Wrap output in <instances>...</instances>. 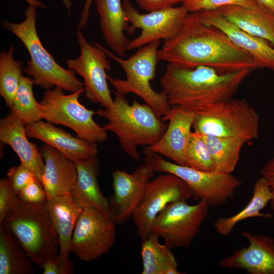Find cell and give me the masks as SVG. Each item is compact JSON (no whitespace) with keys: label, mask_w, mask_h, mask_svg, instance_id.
<instances>
[{"label":"cell","mask_w":274,"mask_h":274,"mask_svg":"<svg viewBox=\"0 0 274 274\" xmlns=\"http://www.w3.org/2000/svg\"><path fill=\"white\" fill-rule=\"evenodd\" d=\"M158 58L181 68L206 66L225 72L261 68L223 31L204 23L193 12L188 13L175 35L164 40Z\"/></svg>","instance_id":"cell-1"},{"label":"cell","mask_w":274,"mask_h":274,"mask_svg":"<svg viewBox=\"0 0 274 274\" xmlns=\"http://www.w3.org/2000/svg\"><path fill=\"white\" fill-rule=\"evenodd\" d=\"M252 71L225 72L206 66L181 68L168 64L160 84L172 106H179L195 113L232 98Z\"/></svg>","instance_id":"cell-2"},{"label":"cell","mask_w":274,"mask_h":274,"mask_svg":"<svg viewBox=\"0 0 274 274\" xmlns=\"http://www.w3.org/2000/svg\"><path fill=\"white\" fill-rule=\"evenodd\" d=\"M114 94L112 105L98 110L95 114L108 120L104 127L117 135L123 151L131 158L139 160L138 146L155 144L168 125L147 104L134 100L130 105L123 95L116 92Z\"/></svg>","instance_id":"cell-3"},{"label":"cell","mask_w":274,"mask_h":274,"mask_svg":"<svg viewBox=\"0 0 274 274\" xmlns=\"http://www.w3.org/2000/svg\"><path fill=\"white\" fill-rule=\"evenodd\" d=\"M46 203H28L16 196L2 224L16 237L32 263L40 266L59 253L58 235Z\"/></svg>","instance_id":"cell-4"},{"label":"cell","mask_w":274,"mask_h":274,"mask_svg":"<svg viewBox=\"0 0 274 274\" xmlns=\"http://www.w3.org/2000/svg\"><path fill=\"white\" fill-rule=\"evenodd\" d=\"M25 16L20 23L1 22L2 27L18 38L29 54L30 59L24 68L25 73L31 77L34 84L46 90L53 87L71 93L83 89V82L76 77V73L61 66L42 45L36 28V8L29 5Z\"/></svg>","instance_id":"cell-5"},{"label":"cell","mask_w":274,"mask_h":274,"mask_svg":"<svg viewBox=\"0 0 274 274\" xmlns=\"http://www.w3.org/2000/svg\"><path fill=\"white\" fill-rule=\"evenodd\" d=\"M160 40H155L141 47L127 59H122L99 44L108 57L117 62L125 73L126 78L122 80L108 76V80L116 92L125 95L133 93L150 106L160 117L171 109L167 95L163 90L154 91L150 82L155 76Z\"/></svg>","instance_id":"cell-6"},{"label":"cell","mask_w":274,"mask_h":274,"mask_svg":"<svg viewBox=\"0 0 274 274\" xmlns=\"http://www.w3.org/2000/svg\"><path fill=\"white\" fill-rule=\"evenodd\" d=\"M195 113L192 127L200 134L242 138L248 142L258 138L259 116L245 99L230 98Z\"/></svg>","instance_id":"cell-7"},{"label":"cell","mask_w":274,"mask_h":274,"mask_svg":"<svg viewBox=\"0 0 274 274\" xmlns=\"http://www.w3.org/2000/svg\"><path fill=\"white\" fill-rule=\"evenodd\" d=\"M145 156V163L154 172L170 173L179 177L190 189L194 199L204 200L210 207L226 203L233 197L235 191L243 184L231 174L198 170L168 161L156 153H148Z\"/></svg>","instance_id":"cell-8"},{"label":"cell","mask_w":274,"mask_h":274,"mask_svg":"<svg viewBox=\"0 0 274 274\" xmlns=\"http://www.w3.org/2000/svg\"><path fill=\"white\" fill-rule=\"evenodd\" d=\"M84 89L65 94L61 88L47 90L40 101L43 119L53 124L68 127L77 136L94 143H104L108 139L107 131L95 122V112L80 103L79 97Z\"/></svg>","instance_id":"cell-9"},{"label":"cell","mask_w":274,"mask_h":274,"mask_svg":"<svg viewBox=\"0 0 274 274\" xmlns=\"http://www.w3.org/2000/svg\"><path fill=\"white\" fill-rule=\"evenodd\" d=\"M210 207L204 200L193 205L184 201L171 202L154 219L151 233L162 237L164 244L172 250L188 248L200 232Z\"/></svg>","instance_id":"cell-10"},{"label":"cell","mask_w":274,"mask_h":274,"mask_svg":"<svg viewBox=\"0 0 274 274\" xmlns=\"http://www.w3.org/2000/svg\"><path fill=\"white\" fill-rule=\"evenodd\" d=\"M191 197L188 186L175 175L165 173L152 179L131 217L142 241L151 233L153 222L167 204L178 201H188Z\"/></svg>","instance_id":"cell-11"},{"label":"cell","mask_w":274,"mask_h":274,"mask_svg":"<svg viewBox=\"0 0 274 274\" xmlns=\"http://www.w3.org/2000/svg\"><path fill=\"white\" fill-rule=\"evenodd\" d=\"M77 41L80 55L70 59L66 64L69 69L81 76L83 80L85 97L104 108L111 106L113 102L108 83L106 72L111 69L108 55L98 43L91 45L86 40L84 33L77 31Z\"/></svg>","instance_id":"cell-12"},{"label":"cell","mask_w":274,"mask_h":274,"mask_svg":"<svg viewBox=\"0 0 274 274\" xmlns=\"http://www.w3.org/2000/svg\"><path fill=\"white\" fill-rule=\"evenodd\" d=\"M116 225L108 212L83 210L73 233L72 252L82 261L98 259L113 246Z\"/></svg>","instance_id":"cell-13"},{"label":"cell","mask_w":274,"mask_h":274,"mask_svg":"<svg viewBox=\"0 0 274 274\" xmlns=\"http://www.w3.org/2000/svg\"><path fill=\"white\" fill-rule=\"evenodd\" d=\"M122 5L126 19L130 24L127 32L131 34L136 28L141 30L138 37L130 41L127 51L140 48L155 40L172 38L179 30L189 13L183 4L146 14L140 13L128 0H125Z\"/></svg>","instance_id":"cell-14"},{"label":"cell","mask_w":274,"mask_h":274,"mask_svg":"<svg viewBox=\"0 0 274 274\" xmlns=\"http://www.w3.org/2000/svg\"><path fill=\"white\" fill-rule=\"evenodd\" d=\"M154 173L146 163L138 166L132 173L121 170L113 172L114 194L108 200L109 214L116 225H122L131 218Z\"/></svg>","instance_id":"cell-15"},{"label":"cell","mask_w":274,"mask_h":274,"mask_svg":"<svg viewBox=\"0 0 274 274\" xmlns=\"http://www.w3.org/2000/svg\"><path fill=\"white\" fill-rule=\"evenodd\" d=\"M195 116L193 111L179 106H172L170 111L161 117L164 122L169 121L166 131L155 144L144 147V154H158L175 163L185 165V152Z\"/></svg>","instance_id":"cell-16"},{"label":"cell","mask_w":274,"mask_h":274,"mask_svg":"<svg viewBox=\"0 0 274 274\" xmlns=\"http://www.w3.org/2000/svg\"><path fill=\"white\" fill-rule=\"evenodd\" d=\"M241 233L249 242L232 254L221 259L218 265L228 269H243L249 274H274V238L271 236Z\"/></svg>","instance_id":"cell-17"},{"label":"cell","mask_w":274,"mask_h":274,"mask_svg":"<svg viewBox=\"0 0 274 274\" xmlns=\"http://www.w3.org/2000/svg\"><path fill=\"white\" fill-rule=\"evenodd\" d=\"M25 130L28 138L44 142L74 162L97 156L96 143L75 137L47 121L28 123Z\"/></svg>","instance_id":"cell-18"},{"label":"cell","mask_w":274,"mask_h":274,"mask_svg":"<svg viewBox=\"0 0 274 274\" xmlns=\"http://www.w3.org/2000/svg\"><path fill=\"white\" fill-rule=\"evenodd\" d=\"M193 13L204 23L223 31L235 45L253 57L261 67L274 70V47L267 41L245 32L216 10Z\"/></svg>","instance_id":"cell-19"},{"label":"cell","mask_w":274,"mask_h":274,"mask_svg":"<svg viewBox=\"0 0 274 274\" xmlns=\"http://www.w3.org/2000/svg\"><path fill=\"white\" fill-rule=\"evenodd\" d=\"M27 138L25 124L13 114L10 112L1 120V142L11 147L21 163L27 167L42 184L45 168L44 159L37 145L29 142Z\"/></svg>","instance_id":"cell-20"},{"label":"cell","mask_w":274,"mask_h":274,"mask_svg":"<svg viewBox=\"0 0 274 274\" xmlns=\"http://www.w3.org/2000/svg\"><path fill=\"white\" fill-rule=\"evenodd\" d=\"M40 151L45 162L42 184L48 199L70 194L77 178L75 162L46 144Z\"/></svg>","instance_id":"cell-21"},{"label":"cell","mask_w":274,"mask_h":274,"mask_svg":"<svg viewBox=\"0 0 274 274\" xmlns=\"http://www.w3.org/2000/svg\"><path fill=\"white\" fill-rule=\"evenodd\" d=\"M95 3L106 44L116 55L124 57L130 42L124 32L128 31L129 26L121 0H95Z\"/></svg>","instance_id":"cell-22"},{"label":"cell","mask_w":274,"mask_h":274,"mask_svg":"<svg viewBox=\"0 0 274 274\" xmlns=\"http://www.w3.org/2000/svg\"><path fill=\"white\" fill-rule=\"evenodd\" d=\"M77 172L76 183L71 195L82 210L94 209L109 213L108 200L102 194L99 186L97 156L75 162Z\"/></svg>","instance_id":"cell-23"},{"label":"cell","mask_w":274,"mask_h":274,"mask_svg":"<svg viewBox=\"0 0 274 274\" xmlns=\"http://www.w3.org/2000/svg\"><path fill=\"white\" fill-rule=\"evenodd\" d=\"M245 32L264 39L274 47V13L260 5L254 8L227 6L216 10Z\"/></svg>","instance_id":"cell-24"},{"label":"cell","mask_w":274,"mask_h":274,"mask_svg":"<svg viewBox=\"0 0 274 274\" xmlns=\"http://www.w3.org/2000/svg\"><path fill=\"white\" fill-rule=\"evenodd\" d=\"M46 204L58 235L59 255L69 256L73 233L83 210L70 194L48 199Z\"/></svg>","instance_id":"cell-25"},{"label":"cell","mask_w":274,"mask_h":274,"mask_svg":"<svg viewBox=\"0 0 274 274\" xmlns=\"http://www.w3.org/2000/svg\"><path fill=\"white\" fill-rule=\"evenodd\" d=\"M273 196L268 182L263 177L255 182L253 193L248 203L236 214L227 217H220L214 223L216 231L222 236H228L239 222L254 217L271 218L270 214L261 213L270 202Z\"/></svg>","instance_id":"cell-26"},{"label":"cell","mask_w":274,"mask_h":274,"mask_svg":"<svg viewBox=\"0 0 274 274\" xmlns=\"http://www.w3.org/2000/svg\"><path fill=\"white\" fill-rule=\"evenodd\" d=\"M158 237L153 233L141 245L143 262L142 274H180L178 264L170 250L159 243Z\"/></svg>","instance_id":"cell-27"},{"label":"cell","mask_w":274,"mask_h":274,"mask_svg":"<svg viewBox=\"0 0 274 274\" xmlns=\"http://www.w3.org/2000/svg\"><path fill=\"white\" fill-rule=\"evenodd\" d=\"M27 253L13 233L0 226V274H32L35 271Z\"/></svg>","instance_id":"cell-28"},{"label":"cell","mask_w":274,"mask_h":274,"mask_svg":"<svg viewBox=\"0 0 274 274\" xmlns=\"http://www.w3.org/2000/svg\"><path fill=\"white\" fill-rule=\"evenodd\" d=\"M201 135L213 159L215 171L231 174L239 160L241 149L248 141L242 138Z\"/></svg>","instance_id":"cell-29"},{"label":"cell","mask_w":274,"mask_h":274,"mask_svg":"<svg viewBox=\"0 0 274 274\" xmlns=\"http://www.w3.org/2000/svg\"><path fill=\"white\" fill-rule=\"evenodd\" d=\"M33 80L23 76L16 92L10 112L20 119L25 125L43 119V106L33 95Z\"/></svg>","instance_id":"cell-30"},{"label":"cell","mask_w":274,"mask_h":274,"mask_svg":"<svg viewBox=\"0 0 274 274\" xmlns=\"http://www.w3.org/2000/svg\"><path fill=\"white\" fill-rule=\"evenodd\" d=\"M13 52L14 47L11 45L8 51L3 50L0 54V94L9 108L24 71L23 62L14 59Z\"/></svg>","instance_id":"cell-31"},{"label":"cell","mask_w":274,"mask_h":274,"mask_svg":"<svg viewBox=\"0 0 274 274\" xmlns=\"http://www.w3.org/2000/svg\"><path fill=\"white\" fill-rule=\"evenodd\" d=\"M185 165L208 172L215 171L212 157L207 145L199 133L193 131L185 152Z\"/></svg>","instance_id":"cell-32"},{"label":"cell","mask_w":274,"mask_h":274,"mask_svg":"<svg viewBox=\"0 0 274 274\" xmlns=\"http://www.w3.org/2000/svg\"><path fill=\"white\" fill-rule=\"evenodd\" d=\"M189 13L200 11L217 10L227 6L254 8L260 5L255 0H188L182 3Z\"/></svg>","instance_id":"cell-33"},{"label":"cell","mask_w":274,"mask_h":274,"mask_svg":"<svg viewBox=\"0 0 274 274\" xmlns=\"http://www.w3.org/2000/svg\"><path fill=\"white\" fill-rule=\"evenodd\" d=\"M7 177L11 181L13 192L16 196L30 183L38 180L33 173L21 163L11 167L7 173Z\"/></svg>","instance_id":"cell-34"},{"label":"cell","mask_w":274,"mask_h":274,"mask_svg":"<svg viewBox=\"0 0 274 274\" xmlns=\"http://www.w3.org/2000/svg\"><path fill=\"white\" fill-rule=\"evenodd\" d=\"M22 200L31 204H42L48 200L46 191L37 180L30 183L17 195Z\"/></svg>","instance_id":"cell-35"},{"label":"cell","mask_w":274,"mask_h":274,"mask_svg":"<svg viewBox=\"0 0 274 274\" xmlns=\"http://www.w3.org/2000/svg\"><path fill=\"white\" fill-rule=\"evenodd\" d=\"M43 269L44 274H72L75 268L69 256L58 255L51 258L40 266Z\"/></svg>","instance_id":"cell-36"},{"label":"cell","mask_w":274,"mask_h":274,"mask_svg":"<svg viewBox=\"0 0 274 274\" xmlns=\"http://www.w3.org/2000/svg\"><path fill=\"white\" fill-rule=\"evenodd\" d=\"M16 196L11 180L8 177L2 179L0 180V226L12 208Z\"/></svg>","instance_id":"cell-37"},{"label":"cell","mask_w":274,"mask_h":274,"mask_svg":"<svg viewBox=\"0 0 274 274\" xmlns=\"http://www.w3.org/2000/svg\"><path fill=\"white\" fill-rule=\"evenodd\" d=\"M143 9L148 12L174 7L180 0H134Z\"/></svg>","instance_id":"cell-38"},{"label":"cell","mask_w":274,"mask_h":274,"mask_svg":"<svg viewBox=\"0 0 274 274\" xmlns=\"http://www.w3.org/2000/svg\"><path fill=\"white\" fill-rule=\"evenodd\" d=\"M262 177L269 184L273 197L270 201V208L274 213V157L269 159L261 171Z\"/></svg>","instance_id":"cell-39"},{"label":"cell","mask_w":274,"mask_h":274,"mask_svg":"<svg viewBox=\"0 0 274 274\" xmlns=\"http://www.w3.org/2000/svg\"><path fill=\"white\" fill-rule=\"evenodd\" d=\"M92 0H86L83 9L81 12V18L77 24V28L80 30L87 26L89 17V10Z\"/></svg>","instance_id":"cell-40"},{"label":"cell","mask_w":274,"mask_h":274,"mask_svg":"<svg viewBox=\"0 0 274 274\" xmlns=\"http://www.w3.org/2000/svg\"><path fill=\"white\" fill-rule=\"evenodd\" d=\"M257 3L274 13V0H255Z\"/></svg>","instance_id":"cell-41"},{"label":"cell","mask_w":274,"mask_h":274,"mask_svg":"<svg viewBox=\"0 0 274 274\" xmlns=\"http://www.w3.org/2000/svg\"><path fill=\"white\" fill-rule=\"evenodd\" d=\"M29 5H31L35 7L36 8H41L43 9H46L47 6L45 4L42 3L38 0H25Z\"/></svg>","instance_id":"cell-42"},{"label":"cell","mask_w":274,"mask_h":274,"mask_svg":"<svg viewBox=\"0 0 274 274\" xmlns=\"http://www.w3.org/2000/svg\"><path fill=\"white\" fill-rule=\"evenodd\" d=\"M180 1L181 3H182L183 2H184L185 1H188V0H180Z\"/></svg>","instance_id":"cell-43"}]
</instances>
